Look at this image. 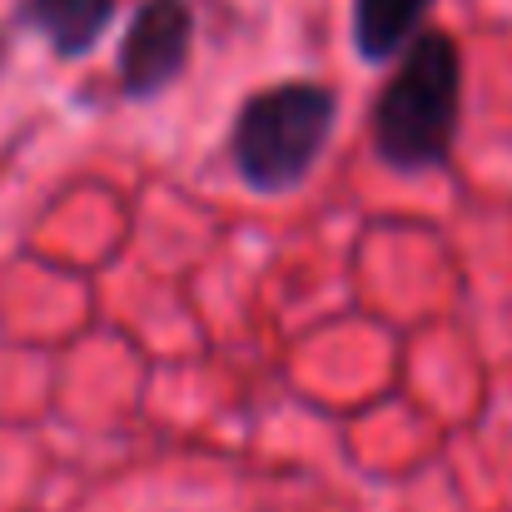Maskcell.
Here are the masks:
<instances>
[{
	"label": "cell",
	"instance_id": "5b68a950",
	"mask_svg": "<svg viewBox=\"0 0 512 512\" xmlns=\"http://www.w3.org/2000/svg\"><path fill=\"white\" fill-rule=\"evenodd\" d=\"M433 0H353V50L368 65L398 60L428 20Z\"/></svg>",
	"mask_w": 512,
	"mask_h": 512
},
{
	"label": "cell",
	"instance_id": "7a4b0ae2",
	"mask_svg": "<svg viewBox=\"0 0 512 512\" xmlns=\"http://www.w3.org/2000/svg\"><path fill=\"white\" fill-rule=\"evenodd\" d=\"M339 125V90L319 80H284L249 95L229 125V160L259 194L304 184Z\"/></svg>",
	"mask_w": 512,
	"mask_h": 512
},
{
	"label": "cell",
	"instance_id": "3957f363",
	"mask_svg": "<svg viewBox=\"0 0 512 512\" xmlns=\"http://www.w3.org/2000/svg\"><path fill=\"white\" fill-rule=\"evenodd\" d=\"M194 45V10L189 0H145L130 15L125 45H120V90L130 100H155L184 75Z\"/></svg>",
	"mask_w": 512,
	"mask_h": 512
},
{
	"label": "cell",
	"instance_id": "277c9868",
	"mask_svg": "<svg viewBox=\"0 0 512 512\" xmlns=\"http://www.w3.org/2000/svg\"><path fill=\"white\" fill-rule=\"evenodd\" d=\"M15 15L60 60H80L105 40V30L115 20V0H20Z\"/></svg>",
	"mask_w": 512,
	"mask_h": 512
},
{
	"label": "cell",
	"instance_id": "8992f818",
	"mask_svg": "<svg viewBox=\"0 0 512 512\" xmlns=\"http://www.w3.org/2000/svg\"><path fill=\"white\" fill-rule=\"evenodd\" d=\"M0 65H5V35H0Z\"/></svg>",
	"mask_w": 512,
	"mask_h": 512
},
{
	"label": "cell",
	"instance_id": "6da1fadb",
	"mask_svg": "<svg viewBox=\"0 0 512 512\" xmlns=\"http://www.w3.org/2000/svg\"><path fill=\"white\" fill-rule=\"evenodd\" d=\"M463 105V55L453 35L423 30L373 105V150L388 170L428 174L448 165Z\"/></svg>",
	"mask_w": 512,
	"mask_h": 512
}]
</instances>
